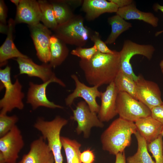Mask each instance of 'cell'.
<instances>
[{"label": "cell", "mask_w": 163, "mask_h": 163, "mask_svg": "<svg viewBox=\"0 0 163 163\" xmlns=\"http://www.w3.org/2000/svg\"><path fill=\"white\" fill-rule=\"evenodd\" d=\"M79 66L87 82L98 87L114 81L120 69L119 52L103 53L97 51L89 60L81 59Z\"/></svg>", "instance_id": "cell-1"}, {"label": "cell", "mask_w": 163, "mask_h": 163, "mask_svg": "<svg viewBox=\"0 0 163 163\" xmlns=\"http://www.w3.org/2000/svg\"><path fill=\"white\" fill-rule=\"evenodd\" d=\"M137 131L134 122L120 117L115 120L101 135L103 149L115 155L124 152Z\"/></svg>", "instance_id": "cell-2"}, {"label": "cell", "mask_w": 163, "mask_h": 163, "mask_svg": "<svg viewBox=\"0 0 163 163\" xmlns=\"http://www.w3.org/2000/svg\"><path fill=\"white\" fill-rule=\"evenodd\" d=\"M67 120L59 116L50 121L45 120L42 118L37 119L34 127L40 131L53 153L55 163H63L61 152L62 147L60 133L62 127L67 123Z\"/></svg>", "instance_id": "cell-3"}, {"label": "cell", "mask_w": 163, "mask_h": 163, "mask_svg": "<svg viewBox=\"0 0 163 163\" xmlns=\"http://www.w3.org/2000/svg\"><path fill=\"white\" fill-rule=\"evenodd\" d=\"M0 80L5 88L3 97L0 100V115L6 114L14 108L22 110L24 107L23 99L24 94L22 85L18 78L12 83L11 78V68L6 66L0 69Z\"/></svg>", "instance_id": "cell-4"}, {"label": "cell", "mask_w": 163, "mask_h": 163, "mask_svg": "<svg viewBox=\"0 0 163 163\" xmlns=\"http://www.w3.org/2000/svg\"><path fill=\"white\" fill-rule=\"evenodd\" d=\"M56 37L66 44L81 47L86 45L91 33L84 24V18L75 15L70 20L58 25L53 30Z\"/></svg>", "instance_id": "cell-5"}, {"label": "cell", "mask_w": 163, "mask_h": 163, "mask_svg": "<svg viewBox=\"0 0 163 163\" xmlns=\"http://www.w3.org/2000/svg\"><path fill=\"white\" fill-rule=\"evenodd\" d=\"M116 109L119 117L134 122L139 119L151 116V110L147 107L124 92L118 93Z\"/></svg>", "instance_id": "cell-6"}, {"label": "cell", "mask_w": 163, "mask_h": 163, "mask_svg": "<svg viewBox=\"0 0 163 163\" xmlns=\"http://www.w3.org/2000/svg\"><path fill=\"white\" fill-rule=\"evenodd\" d=\"M155 50L154 47L151 45H141L130 40H126L122 50L119 52V71L136 81L138 76L133 70L130 63L131 58L135 55H141L150 60Z\"/></svg>", "instance_id": "cell-7"}, {"label": "cell", "mask_w": 163, "mask_h": 163, "mask_svg": "<svg viewBox=\"0 0 163 163\" xmlns=\"http://www.w3.org/2000/svg\"><path fill=\"white\" fill-rule=\"evenodd\" d=\"M24 144L21 131L16 125L0 138V158L4 160L5 163H16Z\"/></svg>", "instance_id": "cell-8"}, {"label": "cell", "mask_w": 163, "mask_h": 163, "mask_svg": "<svg viewBox=\"0 0 163 163\" xmlns=\"http://www.w3.org/2000/svg\"><path fill=\"white\" fill-rule=\"evenodd\" d=\"M73 116L71 118L77 122L76 133L79 134L83 133L84 137L88 138L91 129L93 127L103 128L104 124L98 118L97 113L91 111L86 103L80 101L76 108L73 110Z\"/></svg>", "instance_id": "cell-9"}, {"label": "cell", "mask_w": 163, "mask_h": 163, "mask_svg": "<svg viewBox=\"0 0 163 163\" xmlns=\"http://www.w3.org/2000/svg\"><path fill=\"white\" fill-rule=\"evenodd\" d=\"M53 82H56L62 86H66L65 83L56 77L41 84H35L32 82H29L27 103L31 105L33 110H35L40 107L51 109L63 108L62 106L49 101L46 96V88L50 83Z\"/></svg>", "instance_id": "cell-10"}, {"label": "cell", "mask_w": 163, "mask_h": 163, "mask_svg": "<svg viewBox=\"0 0 163 163\" xmlns=\"http://www.w3.org/2000/svg\"><path fill=\"white\" fill-rule=\"evenodd\" d=\"M135 82L138 100L150 110L162 103L161 91L156 83L145 79L141 75L138 76Z\"/></svg>", "instance_id": "cell-11"}, {"label": "cell", "mask_w": 163, "mask_h": 163, "mask_svg": "<svg viewBox=\"0 0 163 163\" xmlns=\"http://www.w3.org/2000/svg\"><path fill=\"white\" fill-rule=\"evenodd\" d=\"M71 77L75 82V88L66 98V105L70 106L75 99L81 97L84 99L91 111L98 113L100 106L97 103L96 99L97 97H101L102 92L98 90V87L87 86L81 82L75 74L72 75Z\"/></svg>", "instance_id": "cell-12"}, {"label": "cell", "mask_w": 163, "mask_h": 163, "mask_svg": "<svg viewBox=\"0 0 163 163\" xmlns=\"http://www.w3.org/2000/svg\"><path fill=\"white\" fill-rule=\"evenodd\" d=\"M38 59L44 63L50 59V40L52 35L49 29L40 23L28 26Z\"/></svg>", "instance_id": "cell-13"}, {"label": "cell", "mask_w": 163, "mask_h": 163, "mask_svg": "<svg viewBox=\"0 0 163 163\" xmlns=\"http://www.w3.org/2000/svg\"><path fill=\"white\" fill-rule=\"evenodd\" d=\"M20 74H26L29 77H38L43 82H47L56 77L49 64L38 65L28 57L17 58Z\"/></svg>", "instance_id": "cell-14"}, {"label": "cell", "mask_w": 163, "mask_h": 163, "mask_svg": "<svg viewBox=\"0 0 163 163\" xmlns=\"http://www.w3.org/2000/svg\"><path fill=\"white\" fill-rule=\"evenodd\" d=\"M41 14L38 1L21 0L17 7L16 23H25L33 25L40 23Z\"/></svg>", "instance_id": "cell-15"}, {"label": "cell", "mask_w": 163, "mask_h": 163, "mask_svg": "<svg viewBox=\"0 0 163 163\" xmlns=\"http://www.w3.org/2000/svg\"><path fill=\"white\" fill-rule=\"evenodd\" d=\"M118 93L114 82L108 85L105 91L101 92V104L97 116L102 122L109 121L117 114L116 102Z\"/></svg>", "instance_id": "cell-16"}, {"label": "cell", "mask_w": 163, "mask_h": 163, "mask_svg": "<svg viewBox=\"0 0 163 163\" xmlns=\"http://www.w3.org/2000/svg\"><path fill=\"white\" fill-rule=\"evenodd\" d=\"M53 156L46 140L40 136L31 142L29 152L18 163H47Z\"/></svg>", "instance_id": "cell-17"}, {"label": "cell", "mask_w": 163, "mask_h": 163, "mask_svg": "<svg viewBox=\"0 0 163 163\" xmlns=\"http://www.w3.org/2000/svg\"><path fill=\"white\" fill-rule=\"evenodd\" d=\"M105 0H84L82 10L85 13V18L88 21L94 20L105 13L117 12L118 8L114 3Z\"/></svg>", "instance_id": "cell-18"}, {"label": "cell", "mask_w": 163, "mask_h": 163, "mask_svg": "<svg viewBox=\"0 0 163 163\" xmlns=\"http://www.w3.org/2000/svg\"><path fill=\"white\" fill-rule=\"evenodd\" d=\"M16 23L12 18L8 21V30L6 39L0 47V66L4 65L8 59L14 58H28L17 48L13 40V33Z\"/></svg>", "instance_id": "cell-19"}, {"label": "cell", "mask_w": 163, "mask_h": 163, "mask_svg": "<svg viewBox=\"0 0 163 163\" xmlns=\"http://www.w3.org/2000/svg\"><path fill=\"white\" fill-rule=\"evenodd\" d=\"M137 130L147 143L156 139L161 134L163 125L151 116L135 122Z\"/></svg>", "instance_id": "cell-20"}, {"label": "cell", "mask_w": 163, "mask_h": 163, "mask_svg": "<svg viewBox=\"0 0 163 163\" xmlns=\"http://www.w3.org/2000/svg\"><path fill=\"white\" fill-rule=\"evenodd\" d=\"M116 14L125 20L136 19L143 21L154 27H156L158 25V18L152 13L144 12L139 10L133 3L119 8Z\"/></svg>", "instance_id": "cell-21"}, {"label": "cell", "mask_w": 163, "mask_h": 163, "mask_svg": "<svg viewBox=\"0 0 163 163\" xmlns=\"http://www.w3.org/2000/svg\"><path fill=\"white\" fill-rule=\"evenodd\" d=\"M65 43L56 37L52 35L50 40V59L49 64L55 68L60 65L66 59L69 50Z\"/></svg>", "instance_id": "cell-22"}, {"label": "cell", "mask_w": 163, "mask_h": 163, "mask_svg": "<svg viewBox=\"0 0 163 163\" xmlns=\"http://www.w3.org/2000/svg\"><path fill=\"white\" fill-rule=\"evenodd\" d=\"M134 135L137 142V151L134 155L127 158V163H155L149 153L146 140L137 130Z\"/></svg>", "instance_id": "cell-23"}, {"label": "cell", "mask_w": 163, "mask_h": 163, "mask_svg": "<svg viewBox=\"0 0 163 163\" xmlns=\"http://www.w3.org/2000/svg\"><path fill=\"white\" fill-rule=\"evenodd\" d=\"M108 21L111 25V33L105 43L106 44L113 43L119 36L124 31L131 27V24L126 21L118 14L108 18Z\"/></svg>", "instance_id": "cell-24"}, {"label": "cell", "mask_w": 163, "mask_h": 163, "mask_svg": "<svg viewBox=\"0 0 163 163\" xmlns=\"http://www.w3.org/2000/svg\"><path fill=\"white\" fill-rule=\"evenodd\" d=\"M61 140L66 156V163H82L80 159L81 144L76 140L61 136Z\"/></svg>", "instance_id": "cell-25"}, {"label": "cell", "mask_w": 163, "mask_h": 163, "mask_svg": "<svg viewBox=\"0 0 163 163\" xmlns=\"http://www.w3.org/2000/svg\"><path fill=\"white\" fill-rule=\"evenodd\" d=\"M113 82L118 93L126 92L137 100L136 83L133 79L119 71Z\"/></svg>", "instance_id": "cell-26"}, {"label": "cell", "mask_w": 163, "mask_h": 163, "mask_svg": "<svg viewBox=\"0 0 163 163\" xmlns=\"http://www.w3.org/2000/svg\"><path fill=\"white\" fill-rule=\"evenodd\" d=\"M41 14V21L43 24L52 30H55L58 24L56 19L52 5L46 0L38 1Z\"/></svg>", "instance_id": "cell-27"}, {"label": "cell", "mask_w": 163, "mask_h": 163, "mask_svg": "<svg viewBox=\"0 0 163 163\" xmlns=\"http://www.w3.org/2000/svg\"><path fill=\"white\" fill-rule=\"evenodd\" d=\"M58 25L67 22L74 16L70 7L62 0L50 1Z\"/></svg>", "instance_id": "cell-28"}, {"label": "cell", "mask_w": 163, "mask_h": 163, "mask_svg": "<svg viewBox=\"0 0 163 163\" xmlns=\"http://www.w3.org/2000/svg\"><path fill=\"white\" fill-rule=\"evenodd\" d=\"M147 148L152 154L155 163H163V139L161 134L154 141L147 143Z\"/></svg>", "instance_id": "cell-29"}, {"label": "cell", "mask_w": 163, "mask_h": 163, "mask_svg": "<svg viewBox=\"0 0 163 163\" xmlns=\"http://www.w3.org/2000/svg\"><path fill=\"white\" fill-rule=\"evenodd\" d=\"M18 121V118L16 115H0V137L8 133Z\"/></svg>", "instance_id": "cell-30"}, {"label": "cell", "mask_w": 163, "mask_h": 163, "mask_svg": "<svg viewBox=\"0 0 163 163\" xmlns=\"http://www.w3.org/2000/svg\"><path fill=\"white\" fill-rule=\"evenodd\" d=\"M98 51L96 47L94 45L89 48H83L78 47L72 51L71 53L80 57L81 59L89 60Z\"/></svg>", "instance_id": "cell-31"}, {"label": "cell", "mask_w": 163, "mask_h": 163, "mask_svg": "<svg viewBox=\"0 0 163 163\" xmlns=\"http://www.w3.org/2000/svg\"><path fill=\"white\" fill-rule=\"evenodd\" d=\"M90 39L94 42V45L97 50L101 53L105 54H113L114 53L115 50H112L110 49L105 42L102 40L98 32L94 31L91 33Z\"/></svg>", "instance_id": "cell-32"}, {"label": "cell", "mask_w": 163, "mask_h": 163, "mask_svg": "<svg viewBox=\"0 0 163 163\" xmlns=\"http://www.w3.org/2000/svg\"><path fill=\"white\" fill-rule=\"evenodd\" d=\"M80 159L82 163H94V155L92 150L88 149L81 153Z\"/></svg>", "instance_id": "cell-33"}, {"label": "cell", "mask_w": 163, "mask_h": 163, "mask_svg": "<svg viewBox=\"0 0 163 163\" xmlns=\"http://www.w3.org/2000/svg\"><path fill=\"white\" fill-rule=\"evenodd\" d=\"M151 116L163 125V101L160 105L151 110Z\"/></svg>", "instance_id": "cell-34"}, {"label": "cell", "mask_w": 163, "mask_h": 163, "mask_svg": "<svg viewBox=\"0 0 163 163\" xmlns=\"http://www.w3.org/2000/svg\"><path fill=\"white\" fill-rule=\"evenodd\" d=\"M7 8L3 0L0 1V25L7 26L6 24Z\"/></svg>", "instance_id": "cell-35"}, {"label": "cell", "mask_w": 163, "mask_h": 163, "mask_svg": "<svg viewBox=\"0 0 163 163\" xmlns=\"http://www.w3.org/2000/svg\"><path fill=\"white\" fill-rule=\"evenodd\" d=\"M117 5L119 8H122L131 4L133 1L131 0H109Z\"/></svg>", "instance_id": "cell-36"}, {"label": "cell", "mask_w": 163, "mask_h": 163, "mask_svg": "<svg viewBox=\"0 0 163 163\" xmlns=\"http://www.w3.org/2000/svg\"><path fill=\"white\" fill-rule=\"evenodd\" d=\"M69 7L77 8L82 5L83 1L81 0H62Z\"/></svg>", "instance_id": "cell-37"}, {"label": "cell", "mask_w": 163, "mask_h": 163, "mask_svg": "<svg viewBox=\"0 0 163 163\" xmlns=\"http://www.w3.org/2000/svg\"><path fill=\"white\" fill-rule=\"evenodd\" d=\"M115 155L116 160L115 163H126L124 152L119 153Z\"/></svg>", "instance_id": "cell-38"}, {"label": "cell", "mask_w": 163, "mask_h": 163, "mask_svg": "<svg viewBox=\"0 0 163 163\" xmlns=\"http://www.w3.org/2000/svg\"><path fill=\"white\" fill-rule=\"evenodd\" d=\"M154 9L155 11L159 10L163 13V6L161 5L158 4H156L154 5ZM162 33H163V30L157 32L155 34V36H157Z\"/></svg>", "instance_id": "cell-39"}, {"label": "cell", "mask_w": 163, "mask_h": 163, "mask_svg": "<svg viewBox=\"0 0 163 163\" xmlns=\"http://www.w3.org/2000/svg\"><path fill=\"white\" fill-rule=\"evenodd\" d=\"M21 0H11V2L14 4L17 7L19 5Z\"/></svg>", "instance_id": "cell-40"}, {"label": "cell", "mask_w": 163, "mask_h": 163, "mask_svg": "<svg viewBox=\"0 0 163 163\" xmlns=\"http://www.w3.org/2000/svg\"><path fill=\"white\" fill-rule=\"evenodd\" d=\"M159 66L162 73L163 74V59L161 60Z\"/></svg>", "instance_id": "cell-41"}, {"label": "cell", "mask_w": 163, "mask_h": 163, "mask_svg": "<svg viewBox=\"0 0 163 163\" xmlns=\"http://www.w3.org/2000/svg\"><path fill=\"white\" fill-rule=\"evenodd\" d=\"M54 159L53 156V157L47 163H54Z\"/></svg>", "instance_id": "cell-42"}, {"label": "cell", "mask_w": 163, "mask_h": 163, "mask_svg": "<svg viewBox=\"0 0 163 163\" xmlns=\"http://www.w3.org/2000/svg\"><path fill=\"white\" fill-rule=\"evenodd\" d=\"M161 135L163 138V127L161 130Z\"/></svg>", "instance_id": "cell-43"}]
</instances>
